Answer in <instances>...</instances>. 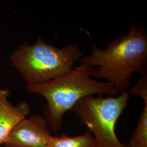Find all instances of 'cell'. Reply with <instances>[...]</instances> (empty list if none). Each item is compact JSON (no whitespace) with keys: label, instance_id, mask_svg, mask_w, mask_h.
Wrapping results in <instances>:
<instances>
[{"label":"cell","instance_id":"cell-1","mask_svg":"<svg viewBox=\"0 0 147 147\" xmlns=\"http://www.w3.org/2000/svg\"><path fill=\"white\" fill-rule=\"evenodd\" d=\"M79 62L93 68V78L106 79L119 93L126 91L134 74L147 73V30L131 23L128 33L104 49L93 44L90 53Z\"/></svg>","mask_w":147,"mask_h":147},{"label":"cell","instance_id":"cell-2","mask_svg":"<svg viewBox=\"0 0 147 147\" xmlns=\"http://www.w3.org/2000/svg\"><path fill=\"white\" fill-rule=\"evenodd\" d=\"M93 68L80 64L57 79L26 85L27 92L41 95L47 100L43 107L44 118L55 133L62 126L64 115L82 98L94 94L113 96L119 93L110 83L93 79Z\"/></svg>","mask_w":147,"mask_h":147},{"label":"cell","instance_id":"cell-3","mask_svg":"<svg viewBox=\"0 0 147 147\" xmlns=\"http://www.w3.org/2000/svg\"><path fill=\"white\" fill-rule=\"evenodd\" d=\"M83 53L77 44H70L59 49L38 37L32 45L22 42L9 59L27 84H39L67 73Z\"/></svg>","mask_w":147,"mask_h":147},{"label":"cell","instance_id":"cell-4","mask_svg":"<svg viewBox=\"0 0 147 147\" xmlns=\"http://www.w3.org/2000/svg\"><path fill=\"white\" fill-rule=\"evenodd\" d=\"M130 94L121 92L117 96L89 95L82 98L71 110L93 135L96 147H130L117 136V122L128 104Z\"/></svg>","mask_w":147,"mask_h":147},{"label":"cell","instance_id":"cell-5","mask_svg":"<svg viewBox=\"0 0 147 147\" xmlns=\"http://www.w3.org/2000/svg\"><path fill=\"white\" fill-rule=\"evenodd\" d=\"M52 136L44 118L36 115L19 123L3 144L5 147H47Z\"/></svg>","mask_w":147,"mask_h":147},{"label":"cell","instance_id":"cell-6","mask_svg":"<svg viewBox=\"0 0 147 147\" xmlns=\"http://www.w3.org/2000/svg\"><path fill=\"white\" fill-rule=\"evenodd\" d=\"M9 95V89L0 88V146L13 128L31 112L30 105L25 101L13 105L8 99Z\"/></svg>","mask_w":147,"mask_h":147},{"label":"cell","instance_id":"cell-7","mask_svg":"<svg viewBox=\"0 0 147 147\" xmlns=\"http://www.w3.org/2000/svg\"><path fill=\"white\" fill-rule=\"evenodd\" d=\"M47 147H96L94 137L90 132L76 136H52Z\"/></svg>","mask_w":147,"mask_h":147},{"label":"cell","instance_id":"cell-8","mask_svg":"<svg viewBox=\"0 0 147 147\" xmlns=\"http://www.w3.org/2000/svg\"><path fill=\"white\" fill-rule=\"evenodd\" d=\"M128 144L130 147H147V105L144 106Z\"/></svg>","mask_w":147,"mask_h":147},{"label":"cell","instance_id":"cell-9","mask_svg":"<svg viewBox=\"0 0 147 147\" xmlns=\"http://www.w3.org/2000/svg\"><path fill=\"white\" fill-rule=\"evenodd\" d=\"M128 92L130 95L141 97L144 105H147V73L141 75L136 84Z\"/></svg>","mask_w":147,"mask_h":147}]
</instances>
